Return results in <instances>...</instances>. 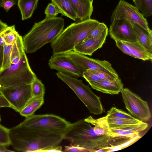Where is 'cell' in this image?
<instances>
[{
	"label": "cell",
	"instance_id": "cell-26",
	"mask_svg": "<svg viewBox=\"0 0 152 152\" xmlns=\"http://www.w3.org/2000/svg\"><path fill=\"white\" fill-rule=\"evenodd\" d=\"M136 7L145 17L152 15V0H132Z\"/></svg>",
	"mask_w": 152,
	"mask_h": 152
},
{
	"label": "cell",
	"instance_id": "cell-10",
	"mask_svg": "<svg viewBox=\"0 0 152 152\" xmlns=\"http://www.w3.org/2000/svg\"><path fill=\"white\" fill-rule=\"evenodd\" d=\"M111 22L115 20L125 19L139 25L152 34L145 17L135 6L124 0H120L110 17Z\"/></svg>",
	"mask_w": 152,
	"mask_h": 152
},
{
	"label": "cell",
	"instance_id": "cell-39",
	"mask_svg": "<svg viewBox=\"0 0 152 152\" xmlns=\"http://www.w3.org/2000/svg\"><path fill=\"white\" fill-rule=\"evenodd\" d=\"M18 0H1V7H3L6 12L16 3Z\"/></svg>",
	"mask_w": 152,
	"mask_h": 152
},
{
	"label": "cell",
	"instance_id": "cell-28",
	"mask_svg": "<svg viewBox=\"0 0 152 152\" xmlns=\"http://www.w3.org/2000/svg\"><path fill=\"white\" fill-rule=\"evenodd\" d=\"M31 91L33 97L44 98L45 87L37 77L31 84Z\"/></svg>",
	"mask_w": 152,
	"mask_h": 152
},
{
	"label": "cell",
	"instance_id": "cell-36",
	"mask_svg": "<svg viewBox=\"0 0 152 152\" xmlns=\"http://www.w3.org/2000/svg\"><path fill=\"white\" fill-rule=\"evenodd\" d=\"M116 45L124 54L132 56L131 51L127 45L124 41L115 40Z\"/></svg>",
	"mask_w": 152,
	"mask_h": 152
},
{
	"label": "cell",
	"instance_id": "cell-35",
	"mask_svg": "<svg viewBox=\"0 0 152 152\" xmlns=\"http://www.w3.org/2000/svg\"><path fill=\"white\" fill-rule=\"evenodd\" d=\"M97 76L102 80L113 81L115 78L104 72L98 70H88Z\"/></svg>",
	"mask_w": 152,
	"mask_h": 152
},
{
	"label": "cell",
	"instance_id": "cell-3",
	"mask_svg": "<svg viewBox=\"0 0 152 152\" xmlns=\"http://www.w3.org/2000/svg\"><path fill=\"white\" fill-rule=\"evenodd\" d=\"M93 127L84 119L70 123L64 132L63 139L69 141L71 145L85 148L90 152H96L110 146L113 137L96 134Z\"/></svg>",
	"mask_w": 152,
	"mask_h": 152
},
{
	"label": "cell",
	"instance_id": "cell-2",
	"mask_svg": "<svg viewBox=\"0 0 152 152\" xmlns=\"http://www.w3.org/2000/svg\"><path fill=\"white\" fill-rule=\"evenodd\" d=\"M64 20L61 17L45 19L34 23L23 38L25 51L33 53L44 45L52 43L63 30Z\"/></svg>",
	"mask_w": 152,
	"mask_h": 152
},
{
	"label": "cell",
	"instance_id": "cell-43",
	"mask_svg": "<svg viewBox=\"0 0 152 152\" xmlns=\"http://www.w3.org/2000/svg\"><path fill=\"white\" fill-rule=\"evenodd\" d=\"M9 26L0 20V34L6 29Z\"/></svg>",
	"mask_w": 152,
	"mask_h": 152
},
{
	"label": "cell",
	"instance_id": "cell-14",
	"mask_svg": "<svg viewBox=\"0 0 152 152\" xmlns=\"http://www.w3.org/2000/svg\"><path fill=\"white\" fill-rule=\"evenodd\" d=\"M108 31L107 27L98 36L84 40L77 45L73 50L84 55L91 56L96 50L102 48L104 43Z\"/></svg>",
	"mask_w": 152,
	"mask_h": 152
},
{
	"label": "cell",
	"instance_id": "cell-27",
	"mask_svg": "<svg viewBox=\"0 0 152 152\" xmlns=\"http://www.w3.org/2000/svg\"><path fill=\"white\" fill-rule=\"evenodd\" d=\"M107 115V121L110 127L136 124L142 122L137 119H131Z\"/></svg>",
	"mask_w": 152,
	"mask_h": 152
},
{
	"label": "cell",
	"instance_id": "cell-40",
	"mask_svg": "<svg viewBox=\"0 0 152 152\" xmlns=\"http://www.w3.org/2000/svg\"><path fill=\"white\" fill-rule=\"evenodd\" d=\"M11 108V106L9 102L1 94H0V108L2 107Z\"/></svg>",
	"mask_w": 152,
	"mask_h": 152
},
{
	"label": "cell",
	"instance_id": "cell-48",
	"mask_svg": "<svg viewBox=\"0 0 152 152\" xmlns=\"http://www.w3.org/2000/svg\"><path fill=\"white\" fill-rule=\"evenodd\" d=\"M1 86L0 85V90H1Z\"/></svg>",
	"mask_w": 152,
	"mask_h": 152
},
{
	"label": "cell",
	"instance_id": "cell-47",
	"mask_svg": "<svg viewBox=\"0 0 152 152\" xmlns=\"http://www.w3.org/2000/svg\"><path fill=\"white\" fill-rule=\"evenodd\" d=\"M1 115H0V122H1Z\"/></svg>",
	"mask_w": 152,
	"mask_h": 152
},
{
	"label": "cell",
	"instance_id": "cell-5",
	"mask_svg": "<svg viewBox=\"0 0 152 152\" xmlns=\"http://www.w3.org/2000/svg\"><path fill=\"white\" fill-rule=\"evenodd\" d=\"M37 77L25 53L18 63L0 71V85L1 88H7L31 84Z\"/></svg>",
	"mask_w": 152,
	"mask_h": 152
},
{
	"label": "cell",
	"instance_id": "cell-33",
	"mask_svg": "<svg viewBox=\"0 0 152 152\" xmlns=\"http://www.w3.org/2000/svg\"><path fill=\"white\" fill-rule=\"evenodd\" d=\"M46 15L45 18H49L56 17L60 13L56 6L52 3H49L45 9L44 12Z\"/></svg>",
	"mask_w": 152,
	"mask_h": 152
},
{
	"label": "cell",
	"instance_id": "cell-20",
	"mask_svg": "<svg viewBox=\"0 0 152 152\" xmlns=\"http://www.w3.org/2000/svg\"><path fill=\"white\" fill-rule=\"evenodd\" d=\"M137 41L149 52L152 54V34L135 23H132Z\"/></svg>",
	"mask_w": 152,
	"mask_h": 152
},
{
	"label": "cell",
	"instance_id": "cell-1",
	"mask_svg": "<svg viewBox=\"0 0 152 152\" xmlns=\"http://www.w3.org/2000/svg\"><path fill=\"white\" fill-rule=\"evenodd\" d=\"M64 133L39 131L20 124L10 129V145L18 151L44 152L59 145L64 140Z\"/></svg>",
	"mask_w": 152,
	"mask_h": 152
},
{
	"label": "cell",
	"instance_id": "cell-12",
	"mask_svg": "<svg viewBox=\"0 0 152 152\" xmlns=\"http://www.w3.org/2000/svg\"><path fill=\"white\" fill-rule=\"evenodd\" d=\"M111 22L108 31L113 39L130 42L137 41L132 23L125 19L115 20Z\"/></svg>",
	"mask_w": 152,
	"mask_h": 152
},
{
	"label": "cell",
	"instance_id": "cell-30",
	"mask_svg": "<svg viewBox=\"0 0 152 152\" xmlns=\"http://www.w3.org/2000/svg\"><path fill=\"white\" fill-rule=\"evenodd\" d=\"M107 115L120 118L131 119H136L129 113H128L122 110L117 109L115 107H112L108 111Z\"/></svg>",
	"mask_w": 152,
	"mask_h": 152
},
{
	"label": "cell",
	"instance_id": "cell-31",
	"mask_svg": "<svg viewBox=\"0 0 152 152\" xmlns=\"http://www.w3.org/2000/svg\"><path fill=\"white\" fill-rule=\"evenodd\" d=\"M12 45H3L4 53L2 67L0 71H3L8 68L11 65V51Z\"/></svg>",
	"mask_w": 152,
	"mask_h": 152
},
{
	"label": "cell",
	"instance_id": "cell-17",
	"mask_svg": "<svg viewBox=\"0 0 152 152\" xmlns=\"http://www.w3.org/2000/svg\"><path fill=\"white\" fill-rule=\"evenodd\" d=\"M80 21L91 18L93 11V1L68 0Z\"/></svg>",
	"mask_w": 152,
	"mask_h": 152
},
{
	"label": "cell",
	"instance_id": "cell-22",
	"mask_svg": "<svg viewBox=\"0 0 152 152\" xmlns=\"http://www.w3.org/2000/svg\"><path fill=\"white\" fill-rule=\"evenodd\" d=\"M25 53L23 37L18 34L12 45L11 51V64L18 63Z\"/></svg>",
	"mask_w": 152,
	"mask_h": 152
},
{
	"label": "cell",
	"instance_id": "cell-21",
	"mask_svg": "<svg viewBox=\"0 0 152 152\" xmlns=\"http://www.w3.org/2000/svg\"><path fill=\"white\" fill-rule=\"evenodd\" d=\"M124 42L129 48L132 57L144 61L152 60V54L148 51L138 41L133 42Z\"/></svg>",
	"mask_w": 152,
	"mask_h": 152
},
{
	"label": "cell",
	"instance_id": "cell-42",
	"mask_svg": "<svg viewBox=\"0 0 152 152\" xmlns=\"http://www.w3.org/2000/svg\"><path fill=\"white\" fill-rule=\"evenodd\" d=\"M4 47L3 45L0 46V71L1 70L3 61Z\"/></svg>",
	"mask_w": 152,
	"mask_h": 152
},
{
	"label": "cell",
	"instance_id": "cell-25",
	"mask_svg": "<svg viewBox=\"0 0 152 152\" xmlns=\"http://www.w3.org/2000/svg\"><path fill=\"white\" fill-rule=\"evenodd\" d=\"M44 103V98L32 97L20 113V115L27 118L34 115Z\"/></svg>",
	"mask_w": 152,
	"mask_h": 152
},
{
	"label": "cell",
	"instance_id": "cell-24",
	"mask_svg": "<svg viewBox=\"0 0 152 152\" xmlns=\"http://www.w3.org/2000/svg\"><path fill=\"white\" fill-rule=\"evenodd\" d=\"M62 15L67 17L75 21L77 17L68 0H51Z\"/></svg>",
	"mask_w": 152,
	"mask_h": 152
},
{
	"label": "cell",
	"instance_id": "cell-18",
	"mask_svg": "<svg viewBox=\"0 0 152 152\" xmlns=\"http://www.w3.org/2000/svg\"><path fill=\"white\" fill-rule=\"evenodd\" d=\"M141 137L140 135L132 137H114L110 146L99 149L97 152H112L119 150L132 145Z\"/></svg>",
	"mask_w": 152,
	"mask_h": 152
},
{
	"label": "cell",
	"instance_id": "cell-41",
	"mask_svg": "<svg viewBox=\"0 0 152 152\" xmlns=\"http://www.w3.org/2000/svg\"><path fill=\"white\" fill-rule=\"evenodd\" d=\"M62 147L61 146L58 145L56 147L50 148L45 150L44 152H62Z\"/></svg>",
	"mask_w": 152,
	"mask_h": 152
},
{
	"label": "cell",
	"instance_id": "cell-13",
	"mask_svg": "<svg viewBox=\"0 0 152 152\" xmlns=\"http://www.w3.org/2000/svg\"><path fill=\"white\" fill-rule=\"evenodd\" d=\"M48 65L64 74L76 77H83V72L74 62L64 53L53 55L49 59Z\"/></svg>",
	"mask_w": 152,
	"mask_h": 152
},
{
	"label": "cell",
	"instance_id": "cell-34",
	"mask_svg": "<svg viewBox=\"0 0 152 152\" xmlns=\"http://www.w3.org/2000/svg\"><path fill=\"white\" fill-rule=\"evenodd\" d=\"M107 28V26L104 23L99 22L98 25L91 32L85 40L98 36L101 34Z\"/></svg>",
	"mask_w": 152,
	"mask_h": 152
},
{
	"label": "cell",
	"instance_id": "cell-15",
	"mask_svg": "<svg viewBox=\"0 0 152 152\" xmlns=\"http://www.w3.org/2000/svg\"><path fill=\"white\" fill-rule=\"evenodd\" d=\"M148 124L144 122L129 125L110 127V136L112 137H132L139 133L148 127Z\"/></svg>",
	"mask_w": 152,
	"mask_h": 152
},
{
	"label": "cell",
	"instance_id": "cell-8",
	"mask_svg": "<svg viewBox=\"0 0 152 152\" xmlns=\"http://www.w3.org/2000/svg\"><path fill=\"white\" fill-rule=\"evenodd\" d=\"M121 94L125 107L134 118L142 121H149L151 114L147 102L127 88H123Z\"/></svg>",
	"mask_w": 152,
	"mask_h": 152
},
{
	"label": "cell",
	"instance_id": "cell-37",
	"mask_svg": "<svg viewBox=\"0 0 152 152\" xmlns=\"http://www.w3.org/2000/svg\"><path fill=\"white\" fill-rule=\"evenodd\" d=\"M83 77L88 82L98 81L101 80L97 76L88 71L83 72Z\"/></svg>",
	"mask_w": 152,
	"mask_h": 152
},
{
	"label": "cell",
	"instance_id": "cell-6",
	"mask_svg": "<svg viewBox=\"0 0 152 152\" xmlns=\"http://www.w3.org/2000/svg\"><path fill=\"white\" fill-rule=\"evenodd\" d=\"M56 74L72 90L91 113L96 115L102 113L104 110L100 97L93 92L88 85L84 84L82 80L60 72H58Z\"/></svg>",
	"mask_w": 152,
	"mask_h": 152
},
{
	"label": "cell",
	"instance_id": "cell-9",
	"mask_svg": "<svg viewBox=\"0 0 152 152\" xmlns=\"http://www.w3.org/2000/svg\"><path fill=\"white\" fill-rule=\"evenodd\" d=\"M64 53L74 62L83 73L88 70H98L106 73L115 78L119 77L111 64L107 61L90 58L73 50Z\"/></svg>",
	"mask_w": 152,
	"mask_h": 152
},
{
	"label": "cell",
	"instance_id": "cell-7",
	"mask_svg": "<svg viewBox=\"0 0 152 152\" xmlns=\"http://www.w3.org/2000/svg\"><path fill=\"white\" fill-rule=\"evenodd\" d=\"M70 124L58 115L46 114H34L26 118L20 124L27 128L40 131L64 133Z\"/></svg>",
	"mask_w": 152,
	"mask_h": 152
},
{
	"label": "cell",
	"instance_id": "cell-29",
	"mask_svg": "<svg viewBox=\"0 0 152 152\" xmlns=\"http://www.w3.org/2000/svg\"><path fill=\"white\" fill-rule=\"evenodd\" d=\"M18 34L15 29V25L8 26L4 31V38L5 44L12 45Z\"/></svg>",
	"mask_w": 152,
	"mask_h": 152
},
{
	"label": "cell",
	"instance_id": "cell-44",
	"mask_svg": "<svg viewBox=\"0 0 152 152\" xmlns=\"http://www.w3.org/2000/svg\"><path fill=\"white\" fill-rule=\"evenodd\" d=\"M4 31H5L0 34V46H3L5 44L4 38Z\"/></svg>",
	"mask_w": 152,
	"mask_h": 152
},
{
	"label": "cell",
	"instance_id": "cell-16",
	"mask_svg": "<svg viewBox=\"0 0 152 152\" xmlns=\"http://www.w3.org/2000/svg\"><path fill=\"white\" fill-rule=\"evenodd\" d=\"M88 82L94 89L111 95L118 94L124 88V84L119 77L113 81L100 80Z\"/></svg>",
	"mask_w": 152,
	"mask_h": 152
},
{
	"label": "cell",
	"instance_id": "cell-38",
	"mask_svg": "<svg viewBox=\"0 0 152 152\" xmlns=\"http://www.w3.org/2000/svg\"><path fill=\"white\" fill-rule=\"evenodd\" d=\"M66 152H89L88 150L85 148L78 146L70 144L69 146H65L64 151Z\"/></svg>",
	"mask_w": 152,
	"mask_h": 152
},
{
	"label": "cell",
	"instance_id": "cell-11",
	"mask_svg": "<svg viewBox=\"0 0 152 152\" xmlns=\"http://www.w3.org/2000/svg\"><path fill=\"white\" fill-rule=\"evenodd\" d=\"M0 93L9 102L11 108L19 113L33 97L31 84L12 88H1Z\"/></svg>",
	"mask_w": 152,
	"mask_h": 152
},
{
	"label": "cell",
	"instance_id": "cell-4",
	"mask_svg": "<svg viewBox=\"0 0 152 152\" xmlns=\"http://www.w3.org/2000/svg\"><path fill=\"white\" fill-rule=\"evenodd\" d=\"M99 22L91 18L72 23L63 29L51 43L53 55L73 50L79 43L84 40Z\"/></svg>",
	"mask_w": 152,
	"mask_h": 152
},
{
	"label": "cell",
	"instance_id": "cell-49",
	"mask_svg": "<svg viewBox=\"0 0 152 152\" xmlns=\"http://www.w3.org/2000/svg\"><path fill=\"white\" fill-rule=\"evenodd\" d=\"M92 0V1H93V0Z\"/></svg>",
	"mask_w": 152,
	"mask_h": 152
},
{
	"label": "cell",
	"instance_id": "cell-19",
	"mask_svg": "<svg viewBox=\"0 0 152 152\" xmlns=\"http://www.w3.org/2000/svg\"><path fill=\"white\" fill-rule=\"evenodd\" d=\"M87 122L94 126V132L99 135L110 136V130L107 121V116L97 119L90 116L84 119Z\"/></svg>",
	"mask_w": 152,
	"mask_h": 152
},
{
	"label": "cell",
	"instance_id": "cell-32",
	"mask_svg": "<svg viewBox=\"0 0 152 152\" xmlns=\"http://www.w3.org/2000/svg\"><path fill=\"white\" fill-rule=\"evenodd\" d=\"M10 144V129L0 124V145L6 147Z\"/></svg>",
	"mask_w": 152,
	"mask_h": 152
},
{
	"label": "cell",
	"instance_id": "cell-23",
	"mask_svg": "<svg viewBox=\"0 0 152 152\" xmlns=\"http://www.w3.org/2000/svg\"><path fill=\"white\" fill-rule=\"evenodd\" d=\"M38 0H18V4L21 15L22 20L28 19L32 16L37 8Z\"/></svg>",
	"mask_w": 152,
	"mask_h": 152
},
{
	"label": "cell",
	"instance_id": "cell-46",
	"mask_svg": "<svg viewBox=\"0 0 152 152\" xmlns=\"http://www.w3.org/2000/svg\"><path fill=\"white\" fill-rule=\"evenodd\" d=\"M1 0H0V7H1Z\"/></svg>",
	"mask_w": 152,
	"mask_h": 152
},
{
	"label": "cell",
	"instance_id": "cell-45",
	"mask_svg": "<svg viewBox=\"0 0 152 152\" xmlns=\"http://www.w3.org/2000/svg\"><path fill=\"white\" fill-rule=\"evenodd\" d=\"M14 152L13 151L7 149L6 147L0 145V152Z\"/></svg>",
	"mask_w": 152,
	"mask_h": 152
}]
</instances>
